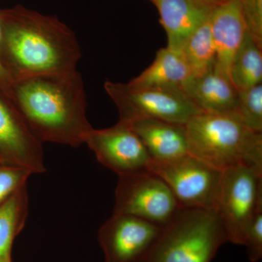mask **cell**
<instances>
[{"label": "cell", "instance_id": "obj_1", "mask_svg": "<svg viewBox=\"0 0 262 262\" xmlns=\"http://www.w3.org/2000/svg\"><path fill=\"white\" fill-rule=\"evenodd\" d=\"M2 60L12 83L77 70L81 50L73 31L56 17L25 7L0 10Z\"/></svg>", "mask_w": 262, "mask_h": 262}, {"label": "cell", "instance_id": "obj_2", "mask_svg": "<svg viewBox=\"0 0 262 262\" xmlns=\"http://www.w3.org/2000/svg\"><path fill=\"white\" fill-rule=\"evenodd\" d=\"M8 96L42 143L79 146L94 128L86 116L84 82L77 70L15 81Z\"/></svg>", "mask_w": 262, "mask_h": 262}, {"label": "cell", "instance_id": "obj_3", "mask_svg": "<svg viewBox=\"0 0 262 262\" xmlns=\"http://www.w3.org/2000/svg\"><path fill=\"white\" fill-rule=\"evenodd\" d=\"M188 152L221 172L237 166L262 170V133L234 117L200 113L184 125Z\"/></svg>", "mask_w": 262, "mask_h": 262}, {"label": "cell", "instance_id": "obj_4", "mask_svg": "<svg viewBox=\"0 0 262 262\" xmlns=\"http://www.w3.org/2000/svg\"><path fill=\"white\" fill-rule=\"evenodd\" d=\"M226 242L227 233L214 212L182 208L141 262H211Z\"/></svg>", "mask_w": 262, "mask_h": 262}, {"label": "cell", "instance_id": "obj_5", "mask_svg": "<svg viewBox=\"0 0 262 262\" xmlns=\"http://www.w3.org/2000/svg\"><path fill=\"white\" fill-rule=\"evenodd\" d=\"M104 89L118 110L120 120L157 119L185 125L201 113L180 88L139 87L106 81Z\"/></svg>", "mask_w": 262, "mask_h": 262}, {"label": "cell", "instance_id": "obj_6", "mask_svg": "<svg viewBox=\"0 0 262 262\" xmlns=\"http://www.w3.org/2000/svg\"><path fill=\"white\" fill-rule=\"evenodd\" d=\"M261 205V170L241 165L222 172L214 213L228 242L243 246L248 225Z\"/></svg>", "mask_w": 262, "mask_h": 262}, {"label": "cell", "instance_id": "obj_7", "mask_svg": "<svg viewBox=\"0 0 262 262\" xmlns=\"http://www.w3.org/2000/svg\"><path fill=\"white\" fill-rule=\"evenodd\" d=\"M113 214L168 225L182 207L161 178L149 170L118 176Z\"/></svg>", "mask_w": 262, "mask_h": 262}, {"label": "cell", "instance_id": "obj_8", "mask_svg": "<svg viewBox=\"0 0 262 262\" xmlns=\"http://www.w3.org/2000/svg\"><path fill=\"white\" fill-rule=\"evenodd\" d=\"M147 170L163 179L182 208L215 211L220 170L189 154L170 161L151 160Z\"/></svg>", "mask_w": 262, "mask_h": 262}, {"label": "cell", "instance_id": "obj_9", "mask_svg": "<svg viewBox=\"0 0 262 262\" xmlns=\"http://www.w3.org/2000/svg\"><path fill=\"white\" fill-rule=\"evenodd\" d=\"M0 162L32 174L46 170L42 143L34 135L11 98L0 89Z\"/></svg>", "mask_w": 262, "mask_h": 262}, {"label": "cell", "instance_id": "obj_10", "mask_svg": "<svg viewBox=\"0 0 262 262\" xmlns=\"http://www.w3.org/2000/svg\"><path fill=\"white\" fill-rule=\"evenodd\" d=\"M84 144L100 163L118 176L147 170L151 160L139 136L120 121L108 128H93Z\"/></svg>", "mask_w": 262, "mask_h": 262}, {"label": "cell", "instance_id": "obj_11", "mask_svg": "<svg viewBox=\"0 0 262 262\" xmlns=\"http://www.w3.org/2000/svg\"><path fill=\"white\" fill-rule=\"evenodd\" d=\"M163 227L132 215L113 214L100 231L108 262H141Z\"/></svg>", "mask_w": 262, "mask_h": 262}, {"label": "cell", "instance_id": "obj_12", "mask_svg": "<svg viewBox=\"0 0 262 262\" xmlns=\"http://www.w3.org/2000/svg\"><path fill=\"white\" fill-rule=\"evenodd\" d=\"M215 54V70L229 77L231 65L246 30L241 0H228L215 7L209 16Z\"/></svg>", "mask_w": 262, "mask_h": 262}, {"label": "cell", "instance_id": "obj_13", "mask_svg": "<svg viewBox=\"0 0 262 262\" xmlns=\"http://www.w3.org/2000/svg\"><path fill=\"white\" fill-rule=\"evenodd\" d=\"M182 90L201 113L236 119L239 91L229 77L215 67L204 75L192 77Z\"/></svg>", "mask_w": 262, "mask_h": 262}, {"label": "cell", "instance_id": "obj_14", "mask_svg": "<svg viewBox=\"0 0 262 262\" xmlns=\"http://www.w3.org/2000/svg\"><path fill=\"white\" fill-rule=\"evenodd\" d=\"M159 12L167 47L182 51L184 43L209 17L213 8L201 0H151Z\"/></svg>", "mask_w": 262, "mask_h": 262}, {"label": "cell", "instance_id": "obj_15", "mask_svg": "<svg viewBox=\"0 0 262 262\" xmlns=\"http://www.w3.org/2000/svg\"><path fill=\"white\" fill-rule=\"evenodd\" d=\"M126 124L139 136L153 161H170L189 154L184 125L157 119Z\"/></svg>", "mask_w": 262, "mask_h": 262}, {"label": "cell", "instance_id": "obj_16", "mask_svg": "<svg viewBox=\"0 0 262 262\" xmlns=\"http://www.w3.org/2000/svg\"><path fill=\"white\" fill-rule=\"evenodd\" d=\"M192 77L182 51L166 47L157 52L152 63L128 83L139 87H177L182 89Z\"/></svg>", "mask_w": 262, "mask_h": 262}, {"label": "cell", "instance_id": "obj_17", "mask_svg": "<svg viewBox=\"0 0 262 262\" xmlns=\"http://www.w3.org/2000/svg\"><path fill=\"white\" fill-rule=\"evenodd\" d=\"M28 212L27 186L0 205V262H12L13 241L24 228Z\"/></svg>", "mask_w": 262, "mask_h": 262}, {"label": "cell", "instance_id": "obj_18", "mask_svg": "<svg viewBox=\"0 0 262 262\" xmlns=\"http://www.w3.org/2000/svg\"><path fill=\"white\" fill-rule=\"evenodd\" d=\"M229 79L238 91L262 82V48L246 32L231 65Z\"/></svg>", "mask_w": 262, "mask_h": 262}, {"label": "cell", "instance_id": "obj_19", "mask_svg": "<svg viewBox=\"0 0 262 262\" xmlns=\"http://www.w3.org/2000/svg\"><path fill=\"white\" fill-rule=\"evenodd\" d=\"M182 53L192 77H200L214 68L216 54L209 17L188 38Z\"/></svg>", "mask_w": 262, "mask_h": 262}, {"label": "cell", "instance_id": "obj_20", "mask_svg": "<svg viewBox=\"0 0 262 262\" xmlns=\"http://www.w3.org/2000/svg\"><path fill=\"white\" fill-rule=\"evenodd\" d=\"M236 120L255 132L262 133V84L239 91Z\"/></svg>", "mask_w": 262, "mask_h": 262}, {"label": "cell", "instance_id": "obj_21", "mask_svg": "<svg viewBox=\"0 0 262 262\" xmlns=\"http://www.w3.org/2000/svg\"><path fill=\"white\" fill-rule=\"evenodd\" d=\"M31 175L27 169L0 162V205L27 186Z\"/></svg>", "mask_w": 262, "mask_h": 262}, {"label": "cell", "instance_id": "obj_22", "mask_svg": "<svg viewBox=\"0 0 262 262\" xmlns=\"http://www.w3.org/2000/svg\"><path fill=\"white\" fill-rule=\"evenodd\" d=\"M247 248L248 258L257 262L262 257V205L258 207L248 225L244 244Z\"/></svg>", "mask_w": 262, "mask_h": 262}, {"label": "cell", "instance_id": "obj_23", "mask_svg": "<svg viewBox=\"0 0 262 262\" xmlns=\"http://www.w3.org/2000/svg\"><path fill=\"white\" fill-rule=\"evenodd\" d=\"M247 32L262 48V0H241Z\"/></svg>", "mask_w": 262, "mask_h": 262}, {"label": "cell", "instance_id": "obj_24", "mask_svg": "<svg viewBox=\"0 0 262 262\" xmlns=\"http://www.w3.org/2000/svg\"><path fill=\"white\" fill-rule=\"evenodd\" d=\"M3 20H2L1 11H0V89L8 95L12 82L8 72L5 70L2 60V43H3Z\"/></svg>", "mask_w": 262, "mask_h": 262}, {"label": "cell", "instance_id": "obj_25", "mask_svg": "<svg viewBox=\"0 0 262 262\" xmlns=\"http://www.w3.org/2000/svg\"><path fill=\"white\" fill-rule=\"evenodd\" d=\"M202 2L205 3V4L209 5L211 8H215V7L218 6L221 4L226 3L228 0H201Z\"/></svg>", "mask_w": 262, "mask_h": 262}]
</instances>
